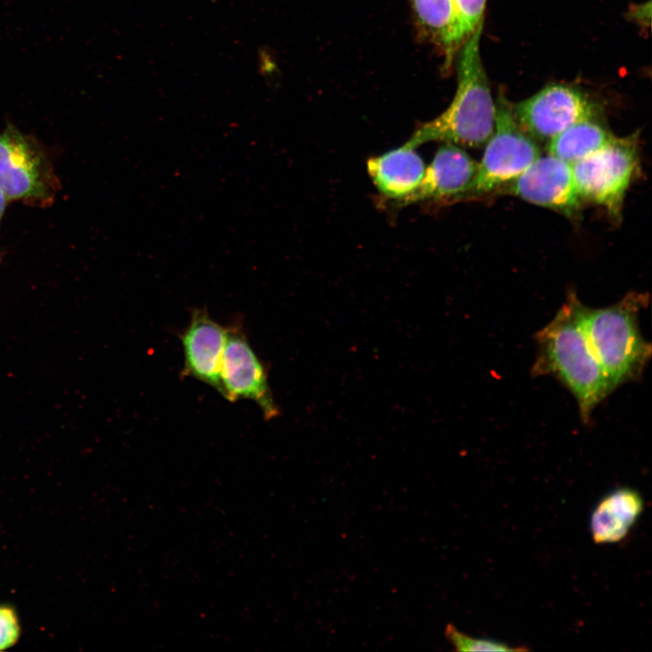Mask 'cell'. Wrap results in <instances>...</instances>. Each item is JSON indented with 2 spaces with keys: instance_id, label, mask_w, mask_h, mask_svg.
Wrapping results in <instances>:
<instances>
[{
  "instance_id": "5b68a950",
  "label": "cell",
  "mask_w": 652,
  "mask_h": 652,
  "mask_svg": "<svg viewBox=\"0 0 652 652\" xmlns=\"http://www.w3.org/2000/svg\"><path fill=\"white\" fill-rule=\"evenodd\" d=\"M636 137L615 138L604 148L571 164L580 199L605 207L620 216L624 197L638 168Z\"/></svg>"
},
{
  "instance_id": "8fae6325",
  "label": "cell",
  "mask_w": 652,
  "mask_h": 652,
  "mask_svg": "<svg viewBox=\"0 0 652 652\" xmlns=\"http://www.w3.org/2000/svg\"><path fill=\"white\" fill-rule=\"evenodd\" d=\"M476 168L477 163L461 147L445 143L426 168L417 190L403 204L464 196Z\"/></svg>"
},
{
  "instance_id": "8992f818",
  "label": "cell",
  "mask_w": 652,
  "mask_h": 652,
  "mask_svg": "<svg viewBox=\"0 0 652 652\" xmlns=\"http://www.w3.org/2000/svg\"><path fill=\"white\" fill-rule=\"evenodd\" d=\"M521 127L534 139L551 140L571 125L594 119V105L580 90L551 84L528 99L512 104Z\"/></svg>"
},
{
  "instance_id": "5bb4252c",
  "label": "cell",
  "mask_w": 652,
  "mask_h": 652,
  "mask_svg": "<svg viewBox=\"0 0 652 652\" xmlns=\"http://www.w3.org/2000/svg\"><path fill=\"white\" fill-rule=\"evenodd\" d=\"M416 21L430 40L443 49L447 61L466 40L453 0H410Z\"/></svg>"
},
{
  "instance_id": "e0dca14e",
  "label": "cell",
  "mask_w": 652,
  "mask_h": 652,
  "mask_svg": "<svg viewBox=\"0 0 652 652\" xmlns=\"http://www.w3.org/2000/svg\"><path fill=\"white\" fill-rule=\"evenodd\" d=\"M465 38L484 22L486 0H453Z\"/></svg>"
},
{
  "instance_id": "7a4b0ae2",
  "label": "cell",
  "mask_w": 652,
  "mask_h": 652,
  "mask_svg": "<svg viewBox=\"0 0 652 652\" xmlns=\"http://www.w3.org/2000/svg\"><path fill=\"white\" fill-rule=\"evenodd\" d=\"M483 24L484 22L464 42L458 57L457 89L454 99L440 115L416 129L408 140L414 147L442 141L477 148L491 137L494 129L495 101L480 53Z\"/></svg>"
},
{
  "instance_id": "4fadbf2b",
  "label": "cell",
  "mask_w": 652,
  "mask_h": 652,
  "mask_svg": "<svg viewBox=\"0 0 652 652\" xmlns=\"http://www.w3.org/2000/svg\"><path fill=\"white\" fill-rule=\"evenodd\" d=\"M644 508L640 494L631 488L614 490L596 505L590 528L596 543H614L622 540L633 527Z\"/></svg>"
},
{
  "instance_id": "6da1fadb",
  "label": "cell",
  "mask_w": 652,
  "mask_h": 652,
  "mask_svg": "<svg viewBox=\"0 0 652 652\" xmlns=\"http://www.w3.org/2000/svg\"><path fill=\"white\" fill-rule=\"evenodd\" d=\"M581 304L574 292L552 320L535 334V377L557 379L577 401L580 417L588 424L597 406L610 393L607 378L596 359L581 320Z\"/></svg>"
},
{
  "instance_id": "30bf717a",
  "label": "cell",
  "mask_w": 652,
  "mask_h": 652,
  "mask_svg": "<svg viewBox=\"0 0 652 652\" xmlns=\"http://www.w3.org/2000/svg\"><path fill=\"white\" fill-rule=\"evenodd\" d=\"M228 328L214 321L205 310H195L181 335L183 375L193 377L221 394L220 372Z\"/></svg>"
},
{
  "instance_id": "2e32d148",
  "label": "cell",
  "mask_w": 652,
  "mask_h": 652,
  "mask_svg": "<svg viewBox=\"0 0 652 652\" xmlns=\"http://www.w3.org/2000/svg\"><path fill=\"white\" fill-rule=\"evenodd\" d=\"M445 636L449 643L457 651H515L523 648H515L493 639L479 638L466 635L459 631L454 625L447 624L445 629Z\"/></svg>"
},
{
  "instance_id": "7c38bea8",
  "label": "cell",
  "mask_w": 652,
  "mask_h": 652,
  "mask_svg": "<svg viewBox=\"0 0 652 652\" xmlns=\"http://www.w3.org/2000/svg\"><path fill=\"white\" fill-rule=\"evenodd\" d=\"M367 169L383 197L403 203L418 187L426 167L417 148L407 141L398 148L369 158Z\"/></svg>"
},
{
  "instance_id": "d6986e66",
  "label": "cell",
  "mask_w": 652,
  "mask_h": 652,
  "mask_svg": "<svg viewBox=\"0 0 652 652\" xmlns=\"http://www.w3.org/2000/svg\"><path fill=\"white\" fill-rule=\"evenodd\" d=\"M6 200H7L6 197L5 196L4 192L0 188V220H1L4 211H5Z\"/></svg>"
},
{
  "instance_id": "9a60e30c",
  "label": "cell",
  "mask_w": 652,
  "mask_h": 652,
  "mask_svg": "<svg viewBox=\"0 0 652 652\" xmlns=\"http://www.w3.org/2000/svg\"><path fill=\"white\" fill-rule=\"evenodd\" d=\"M615 138L594 119L584 120L549 140L548 151L572 164L609 145Z\"/></svg>"
},
{
  "instance_id": "ba28073f",
  "label": "cell",
  "mask_w": 652,
  "mask_h": 652,
  "mask_svg": "<svg viewBox=\"0 0 652 652\" xmlns=\"http://www.w3.org/2000/svg\"><path fill=\"white\" fill-rule=\"evenodd\" d=\"M0 188L7 199H44L51 195L44 154L12 125L0 133Z\"/></svg>"
},
{
  "instance_id": "3957f363",
  "label": "cell",
  "mask_w": 652,
  "mask_h": 652,
  "mask_svg": "<svg viewBox=\"0 0 652 652\" xmlns=\"http://www.w3.org/2000/svg\"><path fill=\"white\" fill-rule=\"evenodd\" d=\"M648 295L631 292L618 302L590 308L581 304V320L590 346L607 378L610 391L641 377L651 358L638 316Z\"/></svg>"
},
{
  "instance_id": "ac0fdd59",
  "label": "cell",
  "mask_w": 652,
  "mask_h": 652,
  "mask_svg": "<svg viewBox=\"0 0 652 652\" xmlns=\"http://www.w3.org/2000/svg\"><path fill=\"white\" fill-rule=\"evenodd\" d=\"M21 635V626L15 609L0 604V651L13 647Z\"/></svg>"
},
{
  "instance_id": "277c9868",
  "label": "cell",
  "mask_w": 652,
  "mask_h": 652,
  "mask_svg": "<svg viewBox=\"0 0 652 652\" xmlns=\"http://www.w3.org/2000/svg\"><path fill=\"white\" fill-rule=\"evenodd\" d=\"M541 156L535 139L517 121L503 93L495 101L494 131L466 195H483L520 176Z\"/></svg>"
},
{
  "instance_id": "52a82bcc",
  "label": "cell",
  "mask_w": 652,
  "mask_h": 652,
  "mask_svg": "<svg viewBox=\"0 0 652 652\" xmlns=\"http://www.w3.org/2000/svg\"><path fill=\"white\" fill-rule=\"evenodd\" d=\"M220 379L221 395L227 400L250 399L268 420L279 414L267 370L238 326L228 328Z\"/></svg>"
},
{
  "instance_id": "ffe728a7",
  "label": "cell",
  "mask_w": 652,
  "mask_h": 652,
  "mask_svg": "<svg viewBox=\"0 0 652 652\" xmlns=\"http://www.w3.org/2000/svg\"><path fill=\"white\" fill-rule=\"evenodd\" d=\"M212 1H216V0H212Z\"/></svg>"
},
{
  "instance_id": "9c48e42d",
  "label": "cell",
  "mask_w": 652,
  "mask_h": 652,
  "mask_svg": "<svg viewBox=\"0 0 652 652\" xmlns=\"http://www.w3.org/2000/svg\"><path fill=\"white\" fill-rule=\"evenodd\" d=\"M509 193L568 216L580 207L571 164L552 155L539 157L509 183Z\"/></svg>"
}]
</instances>
